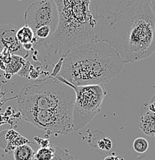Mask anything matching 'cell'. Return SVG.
Instances as JSON below:
<instances>
[{"instance_id": "cell-1", "label": "cell", "mask_w": 155, "mask_h": 160, "mask_svg": "<svg viewBox=\"0 0 155 160\" xmlns=\"http://www.w3.org/2000/svg\"><path fill=\"white\" fill-rule=\"evenodd\" d=\"M95 39L116 50L124 63L155 52V14L150 0H91Z\"/></svg>"}, {"instance_id": "cell-2", "label": "cell", "mask_w": 155, "mask_h": 160, "mask_svg": "<svg viewBox=\"0 0 155 160\" xmlns=\"http://www.w3.org/2000/svg\"><path fill=\"white\" fill-rule=\"evenodd\" d=\"M75 101L73 88L51 75L26 83L17 97L23 119L48 134L73 132Z\"/></svg>"}, {"instance_id": "cell-3", "label": "cell", "mask_w": 155, "mask_h": 160, "mask_svg": "<svg viewBox=\"0 0 155 160\" xmlns=\"http://www.w3.org/2000/svg\"><path fill=\"white\" fill-rule=\"evenodd\" d=\"M91 0H54L58 22L46 39H37L31 55L41 67L54 66L71 49L96 39L92 28Z\"/></svg>"}, {"instance_id": "cell-4", "label": "cell", "mask_w": 155, "mask_h": 160, "mask_svg": "<svg viewBox=\"0 0 155 160\" xmlns=\"http://www.w3.org/2000/svg\"><path fill=\"white\" fill-rule=\"evenodd\" d=\"M124 63L114 48L94 39L71 49L62 58L56 76L75 86L102 85L116 77Z\"/></svg>"}, {"instance_id": "cell-5", "label": "cell", "mask_w": 155, "mask_h": 160, "mask_svg": "<svg viewBox=\"0 0 155 160\" xmlns=\"http://www.w3.org/2000/svg\"><path fill=\"white\" fill-rule=\"evenodd\" d=\"M58 79L71 86L75 92V101L72 112L73 132L85 127L101 112V106L107 95L102 85L75 86L60 76Z\"/></svg>"}, {"instance_id": "cell-6", "label": "cell", "mask_w": 155, "mask_h": 160, "mask_svg": "<svg viewBox=\"0 0 155 160\" xmlns=\"http://www.w3.org/2000/svg\"><path fill=\"white\" fill-rule=\"evenodd\" d=\"M24 21L35 32L42 26H50L51 29L52 24L57 26L58 14L54 0H40L31 3L25 11Z\"/></svg>"}, {"instance_id": "cell-7", "label": "cell", "mask_w": 155, "mask_h": 160, "mask_svg": "<svg viewBox=\"0 0 155 160\" xmlns=\"http://www.w3.org/2000/svg\"><path fill=\"white\" fill-rule=\"evenodd\" d=\"M19 28L12 24L0 26V49L8 50L12 55L19 56L24 59L27 58L29 52L25 49L24 46L17 38Z\"/></svg>"}, {"instance_id": "cell-8", "label": "cell", "mask_w": 155, "mask_h": 160, "mask_svg": "<svg viewBox=\"0 0 155 160\" xmlns=\"http://www.w3.org/2000/svg\"><path fill=\"white\" fill-rule=\"evenodd\" d=\"M138 126L147 136L155 137V113L150 111L147 102L141 106Z\"/></svg>"}, {"instance_id": "cell-9", "label": "cell", "mask_w": 155, "mask_h": 160, "mask_svg": "<svg viewBox=\"0 0 155 160\" xmlns=\"http://www.w3.org/2000/svg\"><path fill=\"white\" fill-rule=\"evenodd\" d=\"M17 38L22 45L35 44V42L37 40L35 32L26 25L19 28L18 30Z\"/></svg>"}, {"instance_id": "cell-10", "label": "cell", "mask_w": 155, "mask_h": 160, "mask_svg": "<svg viewBox=\"0 0 155 160\" xmlns=\"http://www.w3.org/2000/svg\"><path fill=\"white\" fill-rule=\"evenodd\" d=\"M36 152L31 146L27 144H23L18 146L14 149L15 160H33Z\"/></svg>"}, {"instance_id": "cell-11", "label": "cell", "mask_w": 155, "mask_h": 160, "mask_svg": "<svg viewBox=\"0 0 155 160\" xmlns=\"http://www.w3.org/2000/svg\"><path fill=\"white\" fill-rule=\"evenodd\" d=\"M26 62L27 61L24 58L20 57L19 56L12 55L11 60L8 63L7 66H6V69L4 70L5 72H6V74L10 75V76L12 75L18 74L20 72V70L22 69V67L26 64Z\"/></svg>"}, {"instance_id": "cell-12", "label": "cell", "mask_w": 155, "mask_h": 160, "mask_svg": "<svg viewBox=\"0 0 155 160\" xmlns=\"http://www.w3.org/2000/svg\"><path fill=\"white\" fill-rule=\"evenodd\" d=\"M56 154L55 145L47 146V147H40L35 154V160H53Z\"/></svg>"}, {"instance_id": "cell-13", "label": "cell", "mask_w": 155, "mask_h": 160, "mask_svg": "<svg viewBox=\"0 0 155 160\" xmlns=\"http://www.w3.org/2000/svg\"><path fill=\"white\" fill-rule=\"evenodd\" d=\"M148 148H149V143H148V140L144 138H137L133 142V149L136 152L139 153V154H143V153L146 152Z\"/></svg>"}, {"instance_id": "cell-14", "label": "cell", "mask_w": 155, "mask_h": 160, "mask_svg": "<svg viewBox=\"0 0 155 160\" xmlns=\"http://www.w3.org/2000/svg\"><path fill=\"white\" fill-rule=\"evenodd\" d=\"M55 149H56V154L53 160H74V158L68 149L56 145H55Z\"/></svg>"}, {"instance_id": "cell-15", "label": "cell", "mask_w": 155, "mask_h": 160, "mask_svg": "<svg viewBox=\"0 0 155 160\" xmlns=\"http://www.w3.org/2000/svg\"><path fill=\"white\" fill-rule=\"evenodd\" d=\"M113 146V143L109 138H107L105 136H103L102 137L100 138L96 142L94 146V149H98L104 151H109L111 149Z\"/></svg>"}, {"instance_id": "cell-16", "label": "cell", "mask_w": 155, "mask_h": 160, "mask_svg": "<svg viewBox=\"0 0 155 160\" xmlns=\"http://www.w3.org/2000/svg\"><path fill=\"white\" fill-rule=\"evenodd\" d=\"M51 32H52L51 28L50 26H46L38 29L35 34H36V37L37 39H46L51 36Z\"/></svg>"}, {"instance_id": "cell-17", "label": "cell", "mask_w": 155, "mask_h": 160, "mask_svg": "<svg viewBox=\"0 0 155 160\" xmlns=\"http://www.w3.org/2000/svg\"><path fill=\"white\" fill-rule=\"evenodd\" d=\"M31 64L30 63V62L27 61L26 62V64L24 65V66L22 67V69L20 70V72L18 73V75L19 76H23V77H29L30 69H31Z\"/></svg>"}, {"instance_id": "cell-18", "label": "cell", "mask_w": 155, "mask_h": 160, "mask_svg": "<svg viewBox=\"0 0 155 160\" xmlns=\"http://www.w3.org/2000/svg\"><path fill=\"white\" fill-rule=\"evenodd\" d=\"M35 139H36V141H37V142L40 145V147H47V146H51L49 140L42 139L39 137H35Z\"/></svg>"}, {"instance_id": "cell-19", "label": "cell", "mask_w": 155, "mask_h": 160, "mask_svg": "<svg viewBox=\"0 0 155 160\" xmlns=\"http://www.w3.org/2000/svg\"><path fill=\"white\" fill-rule=\"evenodd\" d=\"M147 104H148V107L150 111L155 113V95L151 98L149 102H147Z\"/></svg>"}, {"instance_id": "cell-20", "label": "cell", "mask_w": 155, "mask_h": 160, "mask_svg": "<svg viewBox=\"0 0 155 160\" xmlns=\"http://www.w3.org/2000/svg\"><path fill=\"white\" fill-rule=\"evenodd\" d=\"M103 160H124L123 158H121L120 156H116L115 153L112 152L110 155H108L106 157H104Z\"/></svg>"}, {"instance_id": "cell-21", "label": "cell", "mask_w": 155, "mask_h": 160, "mask_svg": "<svg viewBox=\"0 0 155 160\" xmlns=\"http://www.w3.org/2000/svg\"><path fill=\"white\" fill-rule=\"evenodd\" d=\"M150 2H151V8H152L153 12H154L155 14V0H150Z\"/></svg>"}, {"instance_id": "cell-22", "label": "cell", "mask_w": 155, "mask_h": 160, "mask_svg": "<svg viewBox=\"0 0 155 160\" xmlns=\"http://www.w3.org/2000/svg\"><path fill=\"white\" fill-rule=\"evenodd\" d=\"M2 52V51H1V49H0V52Z\"/></svg>"}]
</instances>
